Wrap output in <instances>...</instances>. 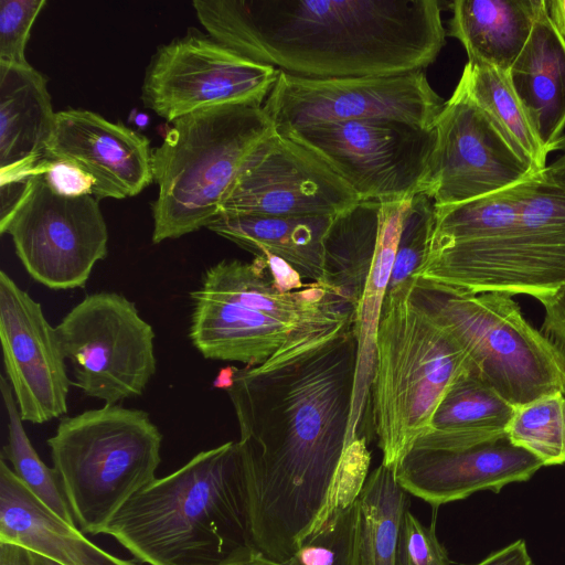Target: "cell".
Returning a JSON list of instances; mask_svg holds the SVG:
<instances>
[{"instance_id": "obj_1", "label": "cell", "mask_w": 565, "mask_h": 565, "mask_svg": "<svg viewBox=\"0 0 565 565\" xmlns=\"http://www.w3.org/2000/svg\"><path fill=\"white\" fill-rule=\"evenodd\" d=\"M356 358L353 324L235 367L226 392L239 427L249 540L270 559H291L356 501L367 478L369 438L348 444Z\"/></svg>"}, {"instance_id": "obj_2", "label": "cell", "mask_w": 565, "mask_h": 565, "mask_svg": "<svg viewBox=\"0 0 565 565\" xmlns=\"http://www.w3.org/2000/svg\"><path fill=\"white\" fill-rule=\"evenodd\" d=\"M206 33L313 79L423 72L446 39L437 0H194Z\"/></svg>"}, {"instance_id": "obj_3", "label": "cell", "mask_w": 565, "mask_h": 565, "mask_svg": "<svg viewBox=\"0 0 565 565\" xmlns=\"http://www.w3.org/2000/svg\"><path fill=\"white\" fill-rule=\"evenodd\" d=\"M104 534L148 565H218L253 546L236 443L200 451L156 478Z\"/></svg>"}, {"instance_id": "obj_4", "label": "cell", "mask_w": 565, "mask_h": 565, "mask_svg": "<svg viewBox=\"0 0 565 565\" xmlns=\"http://www.w3.org/2000/svg\"><path fill=\"white\" fill-rule=\"evenodd\" d=\"M413 278L386 294L372 383L374 431L382 465L395 470L431 429L446 392L470 360L456 338L412 297Z\"/></svg>"}, {"instance_id": "obj_5", "label": "cell", "mask_w": 565, "mask_h": 565, "mask_svg": "<svg viewBox=\"0 0 565 565\" xmlns=\"http://www.w3.org/2000/svg\"><path fill=\"white\" fill-rule=\"evenodd\" d=\"M171 124L152 149L153 244L206 227L221 213L247 157L275 131L263 106L255 105L200 110Z\"/></svg>"}, {"instance_id": "obj_6", "label": "cell", "mask_w": 565, "mask_h": 565, "mask_svg": "<svg viewBox=\"0 0 565 565\" xmlns=\"http://www.w3.org/2000/svg\"><path fill=\"white\" fill-rule=\"evenodd\" d=\"M46 443L74 520L92 535L105 533L161 461L162 435L150 416L117 404L62 417Z\"/></svg>"}, {"instance_id": "obj_7", "label": "cell", "mask_w": 565, "mask_h": 565, "mask_svg": "<svg viewBox=\"0 0 565 565\" xmlns=\"http://www.w3.org/2000/svg\"><path fill=\"white\" fill-rule=\"evenodd\" d=\"M412 297L456 338L471 371L514 407L565 388V352L524 318L511 295L413 277Z\"/></svg>"}, {"instance_id": "obj_8", "label": "cell", "mask_w": 565, "mask_h": 565, "mask_svg": "<svg viewBox=\"0 0 565 565\" xmlns=\"http://www.w3.org/2000/svg\"><path fill=\"white\" fill-rule=\"evenodd\" d=\"M419 277L476 294L553 297L565 285L564 172L547 164L529 179L518 218L501 237L436 252Z\"/></svg>"}, {"instance_id": "obj_9", "label": "cell", "mask_w": 565, "mask_h": 565, "mask_svg": "<svg viewBox=\"0 0 565 565\" xmlns=\"http://www.w3.org/2000/svg\"><path fill=\"white\" fill-rule=\"evenodd\" d=\"M98 199L64 196L33 171L15 201L0 213L28 274L53 290L83 288L108 253V231Z\"/></svg>"}, {"instance_id": "obj_10", "label": "cell", "mask_w": 565, "mask_h": 565, "mask_svg": "<svg viewBox=\"0 0 565 565\" xmlns=\"http://www.w3.org/2000/svg\"><path fill=\"white\" fill-rule=\"evenodd\" d=\"M55 328L72 385L89 397L115 405L139 396L156 373L153 329L120 294L87 295Z\"/></svg>"}, {"instance_id": "obj_11", "label": "cell", "mask_w": 565, "mask_h": 565, "mask_svg": "<svg viewBox=\"0 0 565 565\" xmlns=\"http://www.w3.org/2000/svg\"><path fill=\"white\" fill-rule=\"evenodd\" d=\"M315 151L363 201H403L424 192L436 134L391 119L306 126L287 134Z\"/></svg>"}, {"instance_id": "obj_12", "label": "cell", "mask_w": 565, "mask_h": 565, "mask_svg": "<svg viewBox=\"0 0 565 565\" xmlns=\"http://www.w3.org/2000/svg\"><path fill=\"white\" fill-rule=\"evenodd\" d=\"M279 71L190 30L160 45L141 85L143 105L168 122L227 105L263 106Z\"/></svg>"}, {"instance_id": "obj_13", "label": "cell", "mask_w": 565, "mask_h": 565, "mask_svg": "<svg viewBox=\"0 0 565 565\" xmlns=\"http://www.w3.org/2000/svg\"><path fill=\"white\" fill-rule=\"evenodd\" d=\"M445 100L424 72L313 79L279 72L263 108L278 134L311 125L391 119L433 128Z\"/></svg>"}, {"instance_id": "obj_14", "label": "cell", "mask_w": 565, "mask_h": 565, "mask_svg": "<svg viewBox=\"0 0 565 565\" xmlns=\"http://www.w3.org/2000/svg\"><path fill=\"white\" fill-rule=\"evenodd\" d=\"M434 129L435 148L423 193L435 206L489 195L537 173L494 120L457 87Z\"/></svg>"}, {"instance_id": "obj_15", "label": "cell", "mask_w": 565, "mask_h": 565, "mask_svg": "<svg viewBox=\"0 0 565 565\" xmlns=\"http://www.w3.org/2000/svg\"><path fill=\"white\" fill-rule=\"evenodd\" d=\"M358 202L315 151L273 131L245 160L221 213L333 217Z\"/></svg>"}, {"instance_id": "obj_16", "label": "cell", "mask_w": 565, "mask_h": 565, "mask_svg": "<svg viewBox=\"0 0 565 565\" xmlns=\"http://www.w3.org/2000/svg\"><path fill=\"white\" fill-rule=\"evenodd\" d=\"M0 340L7 380L23 422L43 424L67 412L72 381L56 328L25 290L1 270Z\"/></svg>"}, {"instance_id": "obj_17", "label": "cell", "mask_w": 565, "mask_h": 565, "mask_svg": "<svg viewBox=\"0 0 565 565\" xmlns=\"http://www.w3.org/2000/svg\"><path fill=\"white\" fill-rule=\"evenodd\" d=\"M542 467L537 457L504 434L463 447L413 446L394 471L408 494L438 508L481 490L499 493L509 483L531 479Z\"/></svg>"}, {"instance_id": "obj_18", "label": "cell", "mask_w": 565, "mask_h": 565, "mask_svg": "<svg viewBox=\"0 0 565 565\" xmlns=\"http://www.w3.org/2000/svg\"><path fill=\"white\" fill-rule=\"evenodd\" d=\"M149 139L86 109L55 114L43 159L76 166L94 181L98 199L135 196L153 182Z\"/></svg>"}, {"instance_id": "obj_19", "label": "cell", "mask_w": 565, "mask_h": 565, "mask_svg": "<svg viewBox=\"0 0 565 565\" xmlns=\"http://www.w3.org/2000/svg\"><path fill=\"white\" fill-rule=\"evenodd\" d=\"M190 297L189 337L205 359L253 367L266 363L280 350L311 343L250 305L210 298L198 290L191 291Z\"/></svg>"}, {"instance_id": "obj_20", "label": "cell", "mask_w": 565, "mask_h": 565, "mask_svg": "<svg viewBox=\"0 0 565 565\" xmlns=\"http://www.w3.org/2000/svg\"><path fill=\"white\" fill-rule=\"evenodd\" d=\"M55 114L46 78L38 70L29 63L0 62V184L32 175Z\"/></svg>"}, {"instance_id": "obj_21", "label": "cell", "mask_w": 565, "mask_h": 565, "mask_svg": "<svg viewBox=\"0 0 565 565\" xmlns=\"http://www.w3.org/2000/svg\"><path fill=\"white\" fill-rule=\"evenodd\" d=\"M0 542L61 565H136L99 547L38 500L0 459Z\"/></svg>"}, {"instance_id": "obj_22", "label": "cell", "mask_w": 565, "mask_h": 565, "mask_svg": "<svg viewBox=\"0 0 565 565\" xmlns=\"http://www.w3.org/2000/svg\"><path fill=\"white\" fill-rule=\"evenodd\" d=\"M507 75L540 145L550 154L565 132V40L550 19L546 0Z\"/></svg>"}, {"instance_id": "obj_23", "label": "cell", "mask_w": 565, "mask_h": 565, "mask_svg": "<svg viewBox=\"0 0 565 565\" xmlns=\"http://www.w3.org/2000/svg\"><path fill=\"white\" fill-rule=\"evenodd\" d=\"M409 200L382 202L377 248L354 321L358 358L348 444L359 437L369 438L364 423L367 412L371 411L370 405H372L377 329L391 279L403 216Z\"/></svg>"}, {"instance_id": "obj_24", "label": "cell", "mask_w": 565, "mask_h": 565, "mask_svg": "<svg viewBox=\"0 0 565 565\" xmlns=\"http://www.w3.org/2000/svg\"><path fill=\"white\" fill-rule=\"evenodd\" d=\"M333 217L222 212L206 228L255 256H277L291 265L302 279L321 284L323 243Z\"/></svg>"}, {"instance_id": "obj_25", "label": "cell", "mask_w": 565, "mask_h": 565, "mask_svg": "<svg viewBox=\"0 0 565 565\" xmlns=\"http://www.w3.org/2000/svg\"><path fill=\"white\" fill-rule=\"evenodd\" d=\"M545 0H455L449 34L468 62L505 73L525 45Z\"/></svg>"}, {"instance_id": "obj_26", "label": "cell", "mask_w": 565, "mask_h": 565, "mask_svg": "<svg viewBox=\"0 0 565 565\" xmlns=\"http://www.w3.org/2000/svg\"><path fill=\"white\" fill-rule=\"evenodd\" d=\"M515 409L471 370H467L443 397L431 419L430 431L413 446L454 448L497 438L507 434Z\"/></svg>"}, {"instance_id": "obj_27", "label": "cell", "mask_w": 565, "mask_h": 565, "mask_svg": "<svg viewBox=\"0 0 565 565\" xmlns=\"http://www.w3.org/2000/svg\"><path fill=\"white\" fill-rule=\"evenodd\" d=\"M381 213L382 202H358L332 218L324 237L321 284L356 308L375 257Z\"/></svg>"}, {"instance_id": "obj_28", "label": "cell", "mask_w": 565, "mask_h": 565, "mask_svg": "<svg viewBox=\"0 0 565 565\" xmlns=\"http://www.w3.org/2000/svg\"><path fill=\"white\" fill-rule=\"evenodd\" d=\"M356 565H395L407 492L392 468L380 465L358 497Z\"/></svg>"}, {"instance_id": "obj_29", "label": "cell", "mask_w": 565, "mask_h": 565, "mask_svg": "<svg viewBox=\"0 0 565 565\" xmlns=\"http://www.w3.org/2000/svg\"><path fill=\"white\" fill-rule=\"evenodd\" d=\"M529 179L471 201L435 206L429 252L449 245H479L501 237L518 218Z\"/></svg>"}, {"instance_id": "obj_30", "label": "cell", "mask_w": 565, "mask_h": 565, "mask_svg": "<svg viewBox=\"0 0 565 565\" xmlns=\"http://www.w3.org/2000/svg\"><path fill=\"white\" fill-rule=\"evenodd\" d=\"M482 108L537 172L548 154L540 145L505 72L467 62L456 86Z\"/></svg>"}, {"instance_id": "obj_31", "label": "cell", "mask_w": 565, "mask_h": 565, "mask_svg": "<svg viewBox=\"0 0 565 565\" xmlns=\"http://www.w3.org/2000/svg\"><path fill=\"white\" fill-rule=\"evenodd\" d=\"M0 391L8 416V443L1 457L11 463L13 473L38 500L65 522L76 525L57 472L47 467L35 451L25 433L11 385L3 375L0 377Z\"/></svg>"}, {"instance_id": "obj_32", "label": "cell", "mask_w": 565, "mask_h": 565, "mask_svg": "<svg viewBox=\"0 0 565 565\" xmlns=\"http://www.w3.org/2000/svg\"><path fill=\"white\" fill-rule=\"evenodd\" d=\"M507 434L544 466L565 463V398L555 393L515 409Z\"/></svg>"}, {"instance_id": "obj_33", "label": "cell", "mask_w": 565, "mask_h": 565, "mask_svg": "<svg viewBox=\"0 0 565 565\" xmlns=\"http://www.w3.org/2000/svg\"><path fill=\"white\" fill-rule=\"evenodd\" d=\"M435 224V205L425 193L415 194L405 210L387 292L412 279L427 259Z\"/></svg>"}, {"instance_id": "obj_34", "label": "cell", "mask_w": 565, "mask_h": 565, "mask_svg": "<svg viewBox=\"0 0 565 565\" xmlns=\"http://www.w3.org/2000/svg\"><path fill=\"white\" fill-rule=\"evenodd\" d=\"M358 499L338 510L291 558L292 565H356Z\"/></svg>"}, {"instance_id": "obj_35", "label": "cell", "mask_w": 565, "mask_h": 565, "mask_svg": "<svg viewBox=\"0 0 565 565\" xmlns=\"http://www.w3.org/2000/svg\"><path fill=\"white\" fill-rule=\"evenodd\" d=\"M45 0H0V62L28 64L25 49Z\"/></svg>"}, {"instance_id": "obj_36", "label": "cell", "mask_w": 565, "mask_h": 565, "mask_svg": "<svg viewBox=\"0 0 565 565\" xmlns=\"http://www.w3.org/2000/svg\"><path fill=\"white\" fill-rule=\"evenodd\" d=\"M395 565H450L447 551L436 535L435 521L426 526L406 510Z\"/></svg>"}, {"instance_id": "obj_37", "label": "cell", "mask_w": 565, "mask_h": 565, "mask_svg": "<svg viewBox=\"0 0 565 565\" xmlns=\"http://www.w3.org/2000/svg\"><path fill=\"white\" fill-rule=\"evenodd\" d=\"M34 170L42 173L49 185L61 195L71 198L93 195V179L74 164L42 159Z\"/></svg>"}, {"instance_id": "obj_38", "label": "cell", "mask_w": 565, "mask_h": 565, "mask_svg": "<svg viewBox=\"0 0 565 565\" xmlns=\"http://www.w3.org/2000/svg\"><path fill=\"white\" fill-rule=\"evenodd\" d=\"M555 151H558L559 156L553 163L565 174V132ZM541 303L544 308L541 332L565 352V285L553 297Z\"/></svg>"}, {"instance_id": "obj_39", "label": "cell", "mask_w": 565, "mask_h": 565, "mask_svg": "<svg viewBox=\"0 0 565 565\" xmlns=\"http://www.w3.org/2000/svg\"><path fill=\"white\" fill-rule=\"evenodd\" d=\"M475 565H533V562L525 541L518 540Z\"/></svg>"}, {"instance_id": "obj_40", "label": "cell", "mask_w": 565, "mask_h": 565, "mask_svg": "<svg viewBox=\"0 0 565 565\" xmlns=\"http://www.w3.org/2000/svg\"><path fill=\"white\" fill-rule=\"evenodd\" d=\"M218 565H292V562L291 559L286 563L276 562L265 556L254 546H250Z\"/></svg>"}, {"instance_id": "obj_41", "label": "cell", "mask_w": 565, "mask_h": 565, "mask_svg": "<svg viewBox=\"0 0 565 565\" xmlns=\"http://www.w3.org/2000/svg\"><path fill=\"white\" fill-rule=\"evenodd\" d=\"M0 565H31L28 550L12 543L0 542Z\"/></svg>"}, {"instance_id": "obj_42", "label": "cell", "mask_w": 565, "mask_h": 565, "mask_svg": "<svg viewBox=\"0 0 565 565\" xmlns=\"http://www.w3.org/2000/svg\"><path fill=\"white\" fill-rule=\"evenodd\" d=\"M546 7L551 21L565 40V0H548Z\"/></svg>"}, {"instance_id": "obj_43", "label": "cell", "mask_w": 565, "mask_h": 565, "mask_svg": "<svg viewBox=\"0 0 565 565\" xmlns=\"http://www.w3.org/2000/svg\"><path fill=\"white\" fill-rule=\"evenodd\" d=\"M234 372V366H227L225 369H222L218 375L216 376L213 386L227 390L232 384Z\"/></svg>"}, {"instance_id": "obj_44", "label": "cell", "mask_w": 565, "mask_h": 565, "mask_svg": "<svg viewBox=\"0 0 565 565\" xmlns=\"http://www.w3.org/2000/svg\"><path fill=\"white\" fill-rule=\"evenodd\" d=\"M31 565H61L43 555L28 551Z\"/></svg>"}, {"instance_id": "obj_45", "label": "cell", "mask_w": 565, "mask_h": 565, "mask_svg": "<svg viewBox=\"0 0 565 565\" xmlns=\"http://www.w3.org/2000/svg\"><path fill=\"white\" fill-rule=\"evenodd\" d=\"M148 116L146 114H138L136 117V124L140 127H145L148 124Z\"/></svg>"}, {"instance_id": "obj_46", "label": "cell", "mask_w": 565, "mask_h": 565, "mask_svg": "<svg viewBox=\"0 0 565 565\" xmlns=\"http://www.w3.org/2000/svg\"><path fill=\"white\" fill-rule=\"evenodd\" d=\"M562 393H563V396H564V398H565V388L563 390V392H562Z\"/></svg>"}]
</instances>
